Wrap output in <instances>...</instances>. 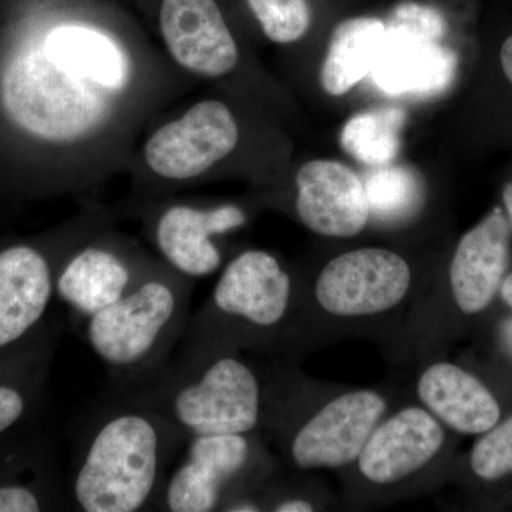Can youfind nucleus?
Wrapping results in <instances>:
<instances>
[{"label":"nucleus","instance_id":"obj_19","mask_svg":"<svg viewBox=\"0 0 512 512\" xmlns=\"http://www.w3.org/2000/svg\"><path fill=\"white\" fill-rule=\"evenodd\" d=\"M43 49L107 93L123 92L130 79V60L123 47L92 26H57L46 36Z\"/></svg>","mask_w":512,"mask_h":512},{"label":"nucleus","instance_id":"obj_17","mask_svg":"<svg viewBox=\"0 0 512 512\" xmlns=\"http://www.w3.org/2000/svg\"><path fill=\"white\" fill-rule=\"evenodd\" d=\"M511 227L495 208L458 242L450 265V286L461 312L484 311L501 288L510 262Z\"/></svg>","mask_w":512,"mask_h":512},{"label":"nucleus","instance_id":"obj_24","mask_svg":"<svg viewBox=\"0 0 512 512\" xmlns=\"http://www.w3.org/2000/svg\"><path fill=\"white\" fill-rule=\"evenodd\" d=\"M470 463L483 480L494 481L512 474V416L485 431L471 451Z\"/></svg>","mask_w":512,"mask_h":512},{"label":"nucleus","instance_id":"obj_18","mask_svg":"<svg viewBox=\"0 0 512 512\" xmlns=\"http://www.w3.org/2000/svg\"><path fill=\"white\" fill-rule=\"evenodd\" d=\"M417 394L424 409L461 434H484L500 420V406L493 393L453 363L427 367L417 383Z\"/></svg>","mask_w":512,"mask_h":512},{"label":"nucleus","instance_id":"obj_28","mask_svg":"<svg viewBox=\"0 0 512 512\" xmlns=\"http://www.w3.org/2000/svg\"><path fill=\"white\" fill-rule=\"evenodd\" d=\"M501 296L505 303L512 309V274L508 275L501 284ZM501 338H503L505 349L512 356V316L503 323L501 328Z\"/></svg>","mask_w":512,"mask_h":512},{"label":"nucleus","instance_id":"obj_23","mask_svg":"<svg viewBox=\"0 0 512 512\" xmlns=\"http://www.w3.org/2000/svg\"><path fill=\"white\" fill-rule=\"evenodd\" d=\"M265 36L279 45H289L311 28L312 12L308 0H248Z\"/></svg>","mask_w":512,"mask_h":512},{"label":"nucleus","instance_id":"obj_16","mask_svg":"<svg viewBox=\"0 0 512 512\" xmlns=\"http://www.w3.org/2000/svg\"><path fill=\"white\" fill-rule=\"evenodd\" d=\"M59 264L30 245L0 251V350L28 336L56 295Z\"/></svg>","mask_w":512,"mask_h":512},{"label":"nucleus","instance_id":"obj_10","mask_svg":"<svg viewBox=\"0 0 512 512\" xmlns=\"http://www.w3.org/2000/svg\"><path fill=\"white\" fill-rule=\"evenodd\" d=\"M386 407L382 394L373 390L335 397L289 437L286 453L293 466L318 470L355 463Z\"/></svg>","mask_w":512,"mask_h":512},{"label":"nucleus","instance_id":"obj_12","mask_svg":"<svg viewBox=\"0 0 512 512\" xmlns=\"http://www.w3.org/2000/svg\"><path fill=\"white\" fill-rule=\"evenodd\" d=\"M295 210L315 234L352 238L370 220L365 183L348 165L335 160H312L295 177Z\"/></svg>","mask_w":512,"mask_h":512},{"label":"nucleus","instance_id":"obj_7","mask_svg":"<svg viewBox=\"0 0 512 512\" xmlns=\"http://www.w3.org/2000/svg\"><path fill=\"white\" fill-rule=\"evenodd\" d=\"M238 141V123L227 104L202 100L148 137L144 160L165 183H188L228 157Z\"/></svg>","mask_w":512,"mask_h":512},{"label":"nucleus","instance_id":"obj_11","mask_svg":"<svg viewBox=\"0 0 512 512\" xmlns=\"http://www.w3.org/2000/svg\"><path fill=\"white\" fill-rule=\"evenodd\" d=\"M247 221V212L238 205L197 207L177 202L154 214L151 238L165 265L195 281L215 274L224 262L215 238L244 227Z\"/></svg>","mask_w":512,"mask_h":512},{"label":"nucleus","instance_id":"obj_26","mask_svg":"<svg viewBox=\"0 0 512 512\" xmlns=\"http://www.w3.org/2000/svg\"><path fill=\"white\" fill-rule=\"evenodd\" d=\"M28 407L29 399L25 390L15 383L0 382V436L18 426Z\"/></svg>","mask_w":512,"mask_h":512},{"label":"nucleus","instance_id":"obj_22","mask_svg":"<svg viewBox=\"0 0 512 512\" xmlns=\"http://www.w3.org/2000/svg\"><path fill=\"white\" fill-rule=\"evenodd\" d=\"M370 217L383 222H399L414 214L421 205L423 185L417 173L406 165H383L365 181Z\"/></svg>","mask_w":512,"mask_h":512},{"label":"nucleus","instance_id":"obj_8","mask_svg":"<svg viewBox=\"0 0 512 512\" xmlns=\"http://www.w3.org/2000/svg\"><path fill=\"white\" fill-rule=\"evenodd\" d=\"M412 286L406 259L384 248H360L333 258L316 279V302L338 318L392 311Z\"/></svg>","mask_w":512,"mask_h":512},{"label":"nucleus","instance_id":"obj_9","mask_svg":"<svg viewBox=\"0 0 512 512\" xmlns=\"http://www.w3.org/2000/svg\"><path fill=\"white\" fill-rule=\"evenodd\" d=\"M156 261L138 255L116 239L77 241L56 274V295L69 308L76 328L119 301Z\"/></svg>","mask_w":512,"mask_h":512},{"label":"nucleus","instance_id":"obj_14","mask_svg":"<svg viewBox=\"0 0 512 512\" xmlns=\"http://www.w3.org/2000/svg\"><path fill=\"white\" fill-rule=\"evenodd\" d=\"M444 439L443 426L429 410L404 407L377 424L357 458V466L370 483H399L430 464Z\"/></svg>","mask_w":512,"mask_h":512},{"label":"nucleus","instance_id":"obj_31","mask_svg":"<svg viewBox=\"0 0 512 512\" xmlns=\"http://www.w3.org/2000/svg\"><path fill=\"white\" fill-rule=\"evenodd\" d=\"M503 200L505 211H507L508 215V221H510V224L512 225V181L504 188Z\"/></svg>","mask_w":512,"mask_h":512},{"label":"nucleus","instance_id":"obj_29","mask_svg":"<svg viewBox=\"0 0 512 512\" xmlns=\"http://www.w3.org/2000/svg\"><path fill=\"white\" fill-rule=\"evenodd\" d=\"M268 510L275 512H312L315 511V508L305 498L282 497L269 505Z\"/></svg>","mask_w":512,"mask_h":512},{"label":"nucleus","instance_id":"obj_20","mask_svg":"<svg viewBox=\"0 0 512 512\" xmlns=\"http://www.w3.org/2000/svg\"><path fill=\"white\" fill-rule=\"evenodd\" d=\"M386 23L376 18H355L333 30L320 67V84L330 96H343L372 72L382 45Z\"/></svg>","mask_w":512,"mask_h":512},{"label":"nucleus","instance_id":"obj_27","mask_svg":"<svg viewBox=\"0 0 512 512\" xmlns=\"http://www.w3.org/2000/svg\"><path fill=\"white\" fill-rule=\"evenodd\" d=\"M43 508V495L30 488H0V512H37Z\"/></svg>","mask_w":512,"mask_h":512},{"label":"nucleus","instance_id":"obj_13","mask_svg":"<svg viewBox=\"0 0 512 512\" xmlns=\"http://www.w3.org/2000/svg\"><path fill=\"white\" fill-rule=\"evenodd\" d=\"M160 29L178 66L218 79L237 67V42L215 0H163Z\"/></svg>","mask_w":512,"mask_h":512},{"label":"nucleus","instance_id":"obj_30","mask_svg":"<svg viewBox=\"0 0 512 512\" xmlns=\"http://www.w3.org/2000/svg\"><path fill=\"white\" fill-rule=\"evenodd\" d=\"M501 67L508 82L512 84V35L505 40L500 52Z\"/></svg>","mask_w":512,"mask_h":512},{"label":"nucleus","instance_id":"obj_3","mask_svg":"<svg viewBox=\"0 0 512 512\" xmlns=\"http://www.w3.org/2000/svg\"><path fill=\"white\" fill-rule=\"evenodd\" d=\"M120 390L163 414L188 440L255 433L264 420V380L237 350L177 348L148 382Z\"/></svg>","mask_w":512,"mask_h":512},{"label":"nucleus","instance_id":"obj_5","mask_svg":"<svg viewBox=\"0 0 512 512\" xmlns=\"http://www.w3.org/2000/svg\"><path fill=\"white\" fill-rule=\"evenodd\" d=\"M111 96L43 46L16 57L2 79L9 119L50 143H72L93 134L111 113Z\"/></svg>","mask_w":512,"mask_h":512},{"label":"nucleus","instance_id":"obj_2","mask_svg":"<svg viewBox=\"0 0 512 512\" xmlns=\"http://www.w3.org/2000/svg\"><path fill=\"white\" fill-rule=\"evenodd\" d=\"M194 281L156 261L133 288L80 329L107 373V386L133 389L173 357L191 318Z\"/></svg>","mask_w":512,"mask_h":512},{"label":"nucleus","instance_id":"obj_25","mask_svg":"<svg viewBox=\"0 0 512 512\" xmlns=\"http://www.w3.org/2000/svg\"><path fill=\"white\" fill-rule=\"evenodd\" d=\"M386 25L402 26L419 35L440 40L446 32V22L440 13L429 6L417 5V3H403L394 10L392 18Z\"/></svg>","mask_w":512,"mask_h":512},{"label":"nucleus","instance_id":"obj_21","mask_svg":"<svg viewBox=\"0 0 512 512\" xmlns=\"http://www.w3.org/2000/svg\"><path fill=\"white\" fill-rule=\"evenodd\" d=\"M406 111L383 106L350 117L340 134V146L359 163L383 167L392 164L400 150Z\"/></svg>","mask_w":512,"mask_h":512},{"label":"nucleus","instance_id":"obj_1","mask_svg":"<svg viewBox=\"0 0 512 512\" xmlns=\"http://www.w3.org/2000/svg\"><path fill=\"white\" fill-rule=\"evenodd\" d=\"M187 436L126 390L107 386L76 424L69 505L80 512L157 511Z\"/></svg>","mask_w":512,"mask_h":512},{"label":"nucleus","instance_id":"obj_6","mask_svg":"<svg viewBox=\"0 0 512 512\" xmlns=\"http://www.w3.org/2000/svg\"><path fill=\"white\" fill-rule=\"evenodd\" d=\"M261 466L254 433L192 437L168 474L157 511H225L254 491Z\"/></svg>","mask_w":512,"mask_h":512},{"label":"nucleus","instance_id":"obj_15","mask_svg":"<svg viewBox=\"0 0 512 512\" xmlns=\"http://www.w3.org/2000/svg\"><path fill=\"white\" fill-rule=\"evenodd\" d=\"M439 42L402 26L386 25L370 77L390 96L443 92L453 82L457 60Z\"/></svg>","mask_w":512,"mask_h":512},{"label":"nucleus","instance_id":"obj_4","mask_svg":"<svg viewBox=\"0 0 512 512\" xmlns=\"http://www.w3.org/2000/svg\"><path fill=\"white\" fill-rule=\"evenodd\" d=\"M293 282L271 252L248 249L222 269L210 298L191 313L178 348H224L264 342L291 311Z\"/></svg>","mask_w":512,"mask_h":512}]
</instances>
